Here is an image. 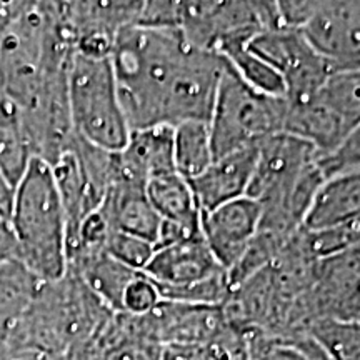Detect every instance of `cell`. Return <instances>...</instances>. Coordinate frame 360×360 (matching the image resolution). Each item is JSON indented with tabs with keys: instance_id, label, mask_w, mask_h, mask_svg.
<instances>
[{
	"instance_id": "11",
	"label": "cell",
	"mask_w": 360,
	"mask_h": 360,
	"mask_svg": "<svg viewBox=\"0 0 360 360\" xmlns=\"http://www.w3.org/2000/svg\"><path fill=\"white\" fill-rule=\"evenodd\" d=\"M257 146L217 157L199 177L191 180L200 214L245 197L254 174Z\"/></svg>"
},
{
	"instance_id": "4",
	"label": "cell",
	"mask_w": 360,
	"mask_h": 360,
	"mask_svg": "<svg viewBox=\"0 0 360 360\" xmlns=\"http://www.w3.org/2000/svg\"><path fill=\"white\" fill-rule=\"evenodd\" d=\"M283 122L285 98L252 89L225 62L209 119L214 159L283 132Z\"/></svg>"
},
{
	"instance_id": "17",
	"label": "cell",
	"mask_w": 360,
	"mask_h": 360,
	"mask_svg": "<svg viewBox=\"0 0 360 360\" xmlns=\"http://www.w3.org/2000/svg\"><path fill=\"white\" fill-rule=\"evenodd\" d=\"M319 96L345 135L360 125V72H335L319 89Z\"/></svg>"
},
{
	"instance_id": "10",
	"label": "cell",
	"mask_w": 360,
	"mask_h": 360,
	"mask_svg": "<svg viewBox=\"0 0 360 360\" xmlns=\"http://www.w3.org/2000/svg\"><path fill=\"white\" fill-rule=\"evenodd\" d=\"M222 272L200 232L155 249L142 274L159 287H186Z\"/></svg>"
},
{
	"instance_id": "8",
	"label": "cell",
	"mask_w": 360,
	"mask_h": 360,
	"mask_svg": "<svg viewBox=\"0 0 360 360\" xmlns=\"http://www.w3.org/2000/svg\"><path fill=\"white\" fill-rule=\"evenodd\" d=\"M302 32L335 72H360V2H317Z\"/></svg>"
},
{
	"instance_id": "6",
	"label": "cell",
	"mask_w": 360,
	"mask_h": 360,
	"mask_svg": "<svg viewBox=\"0 0 360 360\" xmlns=\"http://www.w3.org/2000/svg\"><path fill=\"white\" fill-rule=\"evenodd\" d=\"M137 334L160 347H202L225 327L222 307L160 300L146 315H129Z\"/></svg>"
},
{
	"instance_id": "12",
	"label": "cell",
	"mask_w": 360,
	"mask_h": 360,
	"mask_svg": "<svg viewBox=\"0 0 360 360\" xmlns=\"http://www.w3.org/2000/svg\"><path fill=\"white\" fill-rule=\"evenodd\" d=\"M119 179L146 186L152 179L174 174V127L157 125L141 130H132L129 141L120 152ZM117 179V180H119Z\"/></svg>"
},
{
	"instance_id": "7",
	"label": "cell",
	"mask_w": 360,
	"mask_h": 360,
	"mask_svg": "<svg viewBox=\"0 0 360 360\" xmlns=\"http://www.w3.org/2000/svg\"><path fill=\"white\" fill-rule=\"evenodd\" d=\"M317 150L309 142L281 132L257 143V159L245 197L259 204L297 186L317 164Z\"/></svg>"
},
{
	"instance_id": "20",
	"label": "cell",
	"mask_w": 360,
	"mask_h": 360,
	"mask_svg": "<svg viewBox=\"0 0 360 360\" xmlns=\"http://www.w3.org/2000/svg\"><path fill=\"white\" fill-rule=\"evenodd\" d=\"M317 167L323 179L360 170V125H357L330 154L319 157Z\"/></svg>"
},
{
	"instance_id": "5",
	"label": "cell",
	"mask_w": 360,
	"mask_h": 360,
	"mask_svg": "<svg viewBox=\"0 0 360 360\" xmlns=\"http://www.w3.org/2000/svg\"><path fill=\"white\" fill-rule=\"evenodd\" d=\"M249 49L281 75L287 98L309 96L335 74L330 62L315 51L302 30H264L250 40Z\"/></svg>"
},
{
	"instance_id": "15",
	"label": "cell",
	"mask_w": 360,
	"mask_h": 360,
	"mask_svg": "<svg viewBox=\"0 0 360 360\" xmlns=\"http://www.w3.org/2000/svg\"><path fill=\"white\" fill-rule=\"evenodd\" d=\"M146 193L162 220L188 232H200V209L191 182L182 175L174 172L152 179L146 184Z\"/></svg>"
},
{
	"instance_id": "13",
	"label": "cell",
	"mask_w": 360,
	"mask_h": 360,
	"mask_svg": "<svg viewBox=\"0 0 360 360\" xmlns=\"http://www.w3.org/2000/svg\"><path fill=\"white\" fill-rule=\"evenodd\" d=\"M101 210L110 231L129 233L157 245L162 219L148 200L146 186L132 180H115Z\"/></svg>"
},
{
	"instance_id": "18",
	"label": "cell",
	"mask_w": 360,
	"mask_h": 360,
	"mask_svg": "<svg viewBox=\"0 0 360 360\" xmlns=\"http://www.w3.org/2000/svg\"><path fill=\"white\" fill-rule=\"evenodd\" d=\"M328 360H360V322L321 319L309 328Z\"/></svg>"
},
{
	"instance_id": "1",
	"label": "cell",
	"mask_w": 360,
	"mask_h": 360,
	"mask_svg": "<svg viewBox=\"0 0 360 360\" xmlns=\"http://www.w3.org/2000/svg\"><path fill=\"white\" fill-rule=\"evenodd\" d=\"M109 58L130 132L209 122L225 65L217 53L177 29L129 25L115 35Z\"/></svg>"
},
{
	"instance_id": "16",
	"label": "cell",
	"mask_w": 360,
	"mask_h": 360,
	"mask_svg": "<svg viewBox=\"0 0 360 360\" xmlns=\"http://www.w3.org/2000/svg\"><path fill=\"white\" fill-rule=\"evenodd\" d=\"M175 170L191 182L214 162L209 122L188 120L174 127Z\"/></svg>"
},
{
	"instance_id": "2",
	"label": "cell",
	"mask_w": 360,
	"mask_h": 360,
	"mask_svg": "<svg viewBox=\"0 0 360 360\" xmlns=\"http://www.w3.org/2000/svg\"><path fill=\"white\" fill-rule=\"evenodd\" d=\"M11 229L13 259L42 283L60 281L69 269L67 220L51 165L32 157L13 188Z\"/></svg>"
},
{
	"instance_id": "21",
	"label": "cell",
	"mask_w": 360,
	"mask_h": 360,
	"mask_svg": "<svg viewBox=\"0 0 360 360\" xmlns=\"http://www.w3.org/2000/svg\"><path fill=\"white\" fill-rule=\"evenodd\" d=\"M160 294L154 281L146 274H137L122 297V312L127 315H146L160 302Z\"/></svg>"
},
{
	"instance_id": "14",
	"label": "cell",
	"mask_w": 360,
	"mask_h": 360,
	"mask_svg": "<svg viewBox=\"0 0 360 360\" xmlns=\"http://www.w3.org/2000/svg\"><path fill=\"white\" fill-rule=\"evenodd\" d=\"M360 222V170L327 179L317 192L304 229L321 231Z\"/></svg>"
},
{
	"instance_id": "9",
	"label": "cell",
	"mask_w": 360,
	"mask_h": 360,
	"mask_svg": "<svg viewBox=\"0 0 360 360\" xmlns=\"http://www.w3.org/2000/svg\"><path fill=\"white\" fill-rule=\"evenodd\" d=\"M260 205L250 197L229 202L200 214V232L214 259L229 272L257 236Z\"/></svg>"
},
{
	"instance_id": "19",
	"label": "cell",
	"mask_w": 360,
	"mask_h": 360,
	"mask_svg": "<svg viewBox=\"0 0 360 360\" xmlns=\"http://www.w3.org/2000/svg\"><path fill=\"white\" fill-rule=\"evenodd\" d=\"M105 252L112 259L119 260L120 264L127 265L137 272H143V269L147 267L152 255H154L155 247L143 238L110 231L109 237H107Z\"/></svg>"
},
{
	"instance_id": "23",
	"label": "cell",
	"mask_w": 360,
	"mask_h": 360,
	"mask_svg": "<svg viewBox=\"0 0 360 360\" xmlns=\"http://www.w3.org/2000/svg\"><path fill=\"white\" fill-rule=\"evenodd\" d=\"M13 199V187L8 184L6 175L0 170V212L11 215V207Z\"/></svg>"
},
{
	"instance_id": "22",
	"label": "cell",
	"mask_w": 360,
	"mask_h": 360,
	"mask_svg": "<svg viewBox=\"0 0 360 360\" xmlns=\"http://www.w3.org/2000/svg\"><path fill=\"white\" fill-rule=\"evenodd\" d=\"M11 215L0 212V262L13 259L15 254V244H13V236L11 229Z\"/></svg>"
},
{
	"instance_id": "3",
	"label": "cell",
	"mask_w": 360,
	"mask_h": 360,
	"mask_svg": "<svg viewBox=\"0 0 360 360\" xmlns=\"http://www.w3.org/2000/svg\"><path fill=\"white\" fill-rule=\"evenodd\" d=\"M67 101L74 134L90 146L120 152L130 129L120 105L109 57L75 53L67 70Z\"/></svg>"
}]
</instances>
